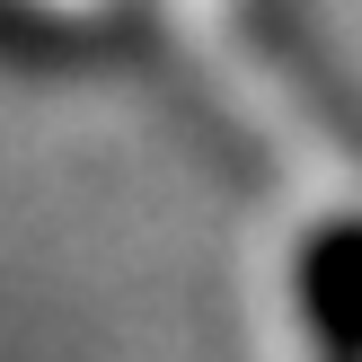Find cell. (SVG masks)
Returning a JSON list of instances; mask_svg holds the SVG:
<instances>
[{"label":"cell","mask_w":362,"mask_h":362,"mask_svg":"<svg viewBox=\"0 0 362 362\" xmlns=\"http://www.w3.org/2000/svg\"><path fill=\"white\" fill-rule=\"evenodd\" d=\"M292 300H300V327H310L318 362H362V212H336L300 239Z\"/></svg>","instance_id":"obj_1"}]
</instances>
